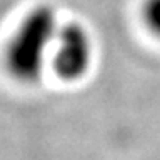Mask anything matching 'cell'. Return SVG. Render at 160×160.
Here are the masks:
<instances>
[{
	"instance_id": "cell-3",
	"label": "cell",
	"mask_w": 160,
	"mask_h": 160,
	"mask_svg": "<svg viewBox=\"0 0 160 160\" xmlns=\"http://www.w3.org/2000/svg\"><path fill=\"white\" fill-rule=\"evenodd\" d=\"M143 21L152 34L160 38V0H145Z\"/></svg>"
},
{
	"instance_id": "cell-2",
	"label": "cell",
	"mask_w": 160,
	"mask_h": 160,
	"mask_svg": "<svg viewBox=\"0 0 160 160\" xmlns=\"http://www.w3.org/2000/svg\"><path fill=\"white\" fill-rule=\"evenodd\" d=\"M94 43L90 32L78 22L60 24L49 55V67L65 82H77L90 70Z\"/></svg>"
},
{
	"instance_id": "cell-1",
	"label": "cell",
	"mask_w": 160,
	"mask_h": 160,
	"mask_svg": "<svg viewBox=\"0 0 160 160\" xmlns=\"http://www.w3.org/2000/svg\"><path fill=\"white\" fill-rule=\"evenodd\" d=\"M62 22L49 3L32 7L16 29L5 53L7 70L22 83H36L49 67V55Z\"/></svg>"
}]
</instances>
